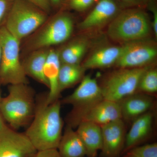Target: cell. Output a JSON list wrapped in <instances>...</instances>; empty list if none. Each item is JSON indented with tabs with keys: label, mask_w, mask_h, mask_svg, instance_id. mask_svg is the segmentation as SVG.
<instances>
[{
	"label": "cell",
	"mask_w": 157,
	"mask_h": 157,
	"mask_svg": "<svg viewBox=\"0 0 157 157\" xmlns=\"http://www.w3.org/2000/svg\"><path fill=\"white\" fill-rule=\"evenodd\" d=\"M6 125V122L0 113V130H2Z\"/></svg>",
	"instance_id": "30"
},
{
	"label": "cell",
	"mask_w": 157,
	"mask_h": 157,
	"mask_svg": "<svg viewBox=\"0 0 157 157\" xmlns=\"http://www.w3.org/2000/svg\"><path fill=\"white\" fill-rule=\"evenodd\" d=\"M122 46L121 54L114 66L117 68L151 67L156 59V44L148 39L128 42Z\"/></svg>",
	"instance_id": "9"
},
{
	"label": "cell",
	"mask_w": 157,
	"mask_h": 157,
	"mask_svg": "<svg viewBox=\"0 0 157 157\" xmlns=\"http://www.w3.org/2000/svg\"><path fill=\"white\" fill-rule=\"evenodd\" d=\"M1 48L0 46V62H1ZM1 86V85H0Z\"/></svg>",
	"instance_id": "32"
},
{
	"label": "cell",
	"mask_w": 157,
	"mask_h": 157,
	"mask_svg": "<svg viewBox=\"0 0 157 157\" xmlns=\"http://www.w3.org/2000/svg\"><path fill=\"white\" fill-rule=\"evenodd\" d=\"M33 157H61L57 149L37 151Z\"/></svg>",
	"instance_id": "28"
},
{
	"label": "cell",
	"mask_w": 157,
	"mask_h": 157,
	"mask_svg": "<svg viewBox=\"0 0 157 157\" xmlns=\"http://www.w3.org/2000/svg\"><path fill=\"white\" fill-rule=\"evenodd\" d=\"M122 46H103L91 53L82 65L86 70L105 69L115 66L121 54Z\"/></svg>",
	"instance_id": "16"
},
{
	"label": "cell",
	"mask_w": 157,
	"mask_h": 157,
	"mask_svg": "<svg viewBox=\"0 0 157 157\" xmlns=\"http://www.w3.org/2000/svg\"><path fill=\"white\" fill-rule=\"evenodd\" d=\"M151 67L140 68H117L105 76L99 84L104 100L118 103L137 92L144 73Z\"/></svg>",
	"instance_id": "7"
},
{
	"label": "cell",
	"mask_w": 157,
	"mask_h": 157,
	"mask_svg": "<svg viewBox=\"0 0 157 157\" xmlns=\"http://www.w3.org/2000/svg\"><path fill=\"white\" fill-rule=\"evenodd\" d=\"M154 119V115L151 110L132 123V127L126 136L122 155L130 149L142 145L148 139L152 131Z\"/></svg>",
	"instance_id": "15"
},
{
	"label": "cell",
	"mask_w": 157,
	"mask_h": 157,
	"mask_svg": "<svg viewBox=\"0 0 157 157\" xmlns=\"http://www.w3.org/2000/svg\"><path fill=\"white\" fill-rule=\"evenodd\" d=\"M39 7L48 14L51 11V4L49 0H26Z\"/></svg>",
	"instance_id": "27"
},
{
	"label": "cell",
	"mask_w": 157,
	"mask_h": 157,
	"mask_svg": "<svg viewBox=\"0 0 157 157\" xmlns=\"http://www.w3.org/2000/svg\"><path fill=\"white\" fill-rule=\"evenodd\" d=\"M87 39L78 37L71 40L58 50L59 57L62 64H81V62L89 47Z\"/></svg>",
	"instance_id": "21"
},
{
	"label": "cell",
	"mask_w": 157,
	"mask_h": 157,
	"mask_svg": "<svg viewBox=\"0 0 157 157\" xmlns=\"http://www.w3.org/2000/svg\"><path fill=\"white\" fill-rule=\"evenodd\" d=\"M119 119H122L119 103L104 99L81 115L78 125L81 122L88 121L102 126Z\"/></svg>",
	"instance_id": "14"
},
{
	"label": "cell",
	"mask_w": 157,
	"mask_h": 157,
	"mask_svg": "<svg viewBox=\"0 0 157 157\" xmlns=\"http://www.w3.org/2000/svg\"><path fill=\"white\" fill-rule=\"evenodd\" d=\"M104 99L97 79L90 75L85 76L75 91L60 101L62 104L73 106L66 118L67 125L74 129L77 128L81 115Z\"/></svg>",
	"instance_id": "8"
},
{
	"label": "cell",
	"mask_w": 157,
	"mask_h": 157,
	"mask_svg": "<svg viewBox=\"0 0 157 157\" xmlns=\"http://www.w3.org/2000/svg\"><path fill=\"white\" fill-rule=\"evenodd\" d=\"M61 157H84L86 151L78 133L72 127L67 125L58 147Z\"/></svg>",
	"instance_id": "20"
},
{
	"label": "cell",
	"mask_w": 157,
	"mask_h": 157,
	"mask_svg": "<svg viewBox=\"0 0 157 157\" xmlns=\"http://www.w3.org/2000/svg\"><path fill=\"white\" fill-rule=\"evenodd\" d=\"M51 5L57 6L61 3L62 0H49Z\"/></svg>",
	"instance_id": "31"
},
{
	"label": "cell",
	"mask_w": 157,
	"mask_h": 157,
	"mask_svg": "<svg viewBox=\"0 0 157 157\" xmlns=\"http://www.w3.org/2000/svg\"><path fill=\"white\" fill-rule=\"evenodd\" d=\"M50 48H42L29 52L21 61L26 76L33 78L48 89V82L44 75V67Z\"/></svg>",
	"instance_id": "19"
},
{
	"label": "cell",
	"mask_w": 157,
	"mask_h": 157,
	"mask_svg": "<svg viewBox=\"0 0 157 157\" xmlns=\"http://www.w3.org/2000/svg\"><path fill=\"white\" fill-rule=\"evenodd\" d=\"M157 92V70L152 66L147 69L141 76L137 92L153 96Z\"/></svg>",
	"instance_id": "23"
},
{
	"label": "cell",
	"mask_w": 157,
	"mask_h": 157,
	"mask_svg": "<svg viewBox=\"0 0 157 157\" xmlns=\"http://www.w3.org/2000/svg\"><path fill=\"white\" fill-rule=\"evenodd\" d=\"M121 118L125 123H132L137 118L152 110L155 104L153 96L136 92L118 102Z\"/></svg>",
	"instance_id": "13"
},
{
	"label": "cell",
	"mask_w": 157,
	"mask_h": 157,
	"mask_svg": "<svg viewBox=\"0 0 157 157\" xmlns=\"http://www.w3.org/2000/svg\"><path fill=\"white\" fill-rule=\"evenodd\" d=\"M118 14V7L113 0H100L92 11L78 24L82 31L96 30L109 22Z\"/></svg>",
	"instance_id": "12"
},
{
	"label": "cell",
	"mask_w": 157,
	"mask_h": 157,
	"mask_svg": "<svg viewBox=\"0 0 157 157\" xmlns=\"http://www.w3.org/2000/svg\"><path fill=\"white\" fill-rule=\"evenodd\" d=\"M152 31L148 14L141 9L122 11L109 22L107 33L111 40L122 44L148 39Z\"/></svg>",
	"instance_id": "3"
},
{
	"label": "cell",
	"mask_w": 157,
	"mask_h": 157,
	"mask_svg": "<svg viewBox=\"0 0 157 157\" xmlns=\"http://www.w3.org/2000/svg\"><path fill=\"white\" fill-rule=\"evenodd\" d=\"M122 1L125 2L129 3V4L138 5V4L143 3L145 0H122Z\"/></svg>",
	"instance_id": "29"
},
{
	"label": "cell",
	"mask_w": 157,
	"mask_h": 157,
	"mask_svg": "<svg viewBox=\"0 0 157 157\" xmlns=\"http://www.w3.org/2000/svg\"><path fill=\"white\" fill-rule=\"evenodd\" d=\"M2 96H1V90H0V102H1V99H2Z\"/></svg>",
	"instance_id": "33"
},
{
	"label": "cell",
	"mask_w": 157,
	"mask_h": 157,
	"mask_svg": "<svg viewBox=\"0 0 157 157\" xmlns=\"http://www.w3.org/2000/svg\"><path fill=\"white\" fill-rule=\"evenodd\" d=\"M37 151L24 133L7 125L0 130V157H33Z\"/></svg>",
	"instance_id": "10"
},
{
	"label": "cell",
	"mask_w": 157,
	"mask_h": 157,
	"mask_svg": "<svg viewBox=\"0 0 157 157\" xmlns=\"http://www.w3.org/2000/svg\"><path fill=\"white\" fill-rule=\"evenodd\" d=\"M76 128V132L85 147L86 156L97 157L102 146L101 126L90 122L82 121Z\"/></svg>",
	"instance_id": "18"
},
{
	"label": "cell",
	"mask_w": 157,
	"mask_h": 157,
	"mask_svg": "<svg viewBox=\"0 0 157 157\" xmlns=\"http://www.w3.org/2000/svg\"><path fill=\"white\" fill-rule=\"evenodd\" d=\"M14 0H0V28L4 25Z\"/></svg>",
	"instance_id": "26"
},
{
	"label": "cell",
	"mask_w": 157,
	"mask_h": 157,
	"mask_svg": "<svg viewBox=\"0 0 157 157\" xmlns=\"http://www.w3.org/2000/svg\"><path fill=\"white\" fill-rule=\"evenodd\" d=\"M102 135L101 157H121L127 134L126 123L122 119L101 126Z\"/></svg>",
	"instance_id": "11"
},
{
	"label": "cell",
	"mask_w": 157,
	"mask_h": 157,
	"mask_svg": "<svg viewBox=\"0 0 157 157\" xmlns=\"http://www.w3.org/2000/svg\"><path fill=\"white\" fill-rule=\"evenodd\" d=\"M48 14L26 0H14L4 26L21 42L32 35L48 18Z\"/></svg>",
	"instance_id": "5"
},
{
	"label": "cell",
	"mask_w": 157,
	"mask_h": 157,
	"mask_svg": "<svg viewBox=\"0 0 157 157\" xmlns=\"http://www.w3.org/2000/svg\"><path fill=\"white\" fill-rule=\"evenodd\" d=\"M74 21L70 15L60 13L49 18L27 38L23 50L27 53L42 48H52L67 41L73 34Z\"/></svg>",
	"instance_id": "4"
},
{
	"label": "cell",
	"mask_w": 157,
	"mask_h": 157,
	"mask_svg": "<svg viewBox=\"0 0 157 157\" xmlns=\"http://www.w3.org/2000/svg\"><path fill=\"white\" fill-rule=\"evenodd\" d=\"M61 63L58 50L51 48L44 67V75L48 82L49 92L46 96L47 104H51L59 99L58 93V78Z\"/></svg>",
	"instance_id": "17"
},
{
	"label": "cell",
	"mask_w": 157,
	"mask_h": 157,
	"mask_svg": "<svg viewBox=\"0 0 157 157\" xmlns=\"http://www.w3.org/2000/svg\"><path fill=\"white\" fill-rule=\"evenodd\" d=\"M28 84L9 85L8 95L0 102L1 115L9 126L16 131L28 126L35 114V91Z\"/></svg>",
	"instance_id": "2"
},
{
	"label": "cell",
	"mask_w": 157,
	"mask_h": 157,
	"mask_svg": "<svg viewBox=\"0 0 157 157\" xmlns=\"http://www.w3.org/2000/svg\"><path fill=\"white\" fill-rule=\"evenodd\" d=\"M121 157H157V144H142L130 149Z\"/></svg>",
	"instance_id": "24"
},
{
	"label": "cell",
	"mask_w": 157,
	"mask_h": 157,
	"mask_svg": "<svg viewBox=\"0 0 157 157\" xmlns=\"http://www.w3.org/2000/svg\"><path fill=\"white\" fill-rule=\"evenodd\" d=\"M85 68L82 64H62L60 69L58 85L59 97L64 90L79 83L85 76Z\"/></svg>",
	"instance_id": "22"
},
{
	"label": "cell",
	"mask_w": 157,
	"mask_h": 157,
	"mask_svg": "<svg viewBox=\"0 0 157 157\" xmlns=\"http://www.w3.org/2000/svg\"><path fill=\"white\" fill-rule=\"evenodd\" d=\"M95 0H70V8L78 11L87 10L94 2Z\"/></svg>",
	"instance_id": "25"
},
{
	"label": "cell",
	"mask_w": 157,
	"mask_h": 157,
	"mask_svg": "<svg viewBox=\"0 0 157 157\" xmlns=\"http://www.w3.org/2000/svg\"><path fill=\"white\" fill-rule=\"evenodd\" d=\"M46 96L36 98L33 118L24 133L37 151L57 149L63 135L61 101L47 104Z\"/></svg>",
	"instance_id": "1"
},
{
	"label": "cell",
	"mask_w": 157,
	"mask_h": 157,
	"mask_svg": "<svg viewBox=\"0 0 157 157\" xmlns=\"http://www.w3.org/2000/svg\"><path fill=\"white\" fill-rule=\"evenodd\" d=\"M21 43L5 26L0 28V85L29 84L21 61Z\"/></svg>",
	"instance_id": "6"
}]
</instances>
